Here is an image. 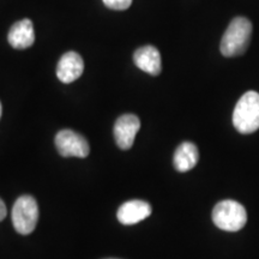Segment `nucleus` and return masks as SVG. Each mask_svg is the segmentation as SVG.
<instances>
[{
	"label": "nucleus",
	"instance_id": "10",
	"mask_svg": "<svg viewBox=\"0 0 259 259\" xmlns=\"http://www.w3.org/2000/svg\"><path fill=\"white\" fill-rule=\"evenodd\" d=\"M136 66L151 76H158L162 70L161 54L156 47L144 46L138 48L134 54Z\"/></svg>",
	"mask_w": 259,
	"mask_h": 259
},
{
	"label": "nucleus",
	"instance_id": "12",
	"mask_svg": "<svg viewBox=\"0 0 259 259\" xmlns=\"http://www.w3.org/2000/svg\"><path fill=\"white\" fill-rule=\"evenodd\" d=\"M108 9L116 10V11H124L132 5V0H102Z\"/></svg>",
	"mask_w": 259,
	"mask_h": 259
},
{
	"label": "nucleus",
	"instance_id": "3",
	"mask_svg": "<svg viewBox=\"0 0 259 259\" xmlns=\"http://www.w3.org/2000/svg\"><path fill=\"white\" fill-rule=\"evenodd\" d=\"M212 221L218 228L226 232L240 231L247 222V212L235 200H222L212 210Z\"/></svg>",
	"mask_w": 259,
	"mask_h": 259
},
{
	"label": "nucleus",
	"instance_id": "14",
	"mask_svg": "<svg viewBox=\"0 0 259 259\" xmlns=\"http://www.w3.org/2000/svg\"><path fill=\"white\" fill-rule=\"evenodd\" d=\"M2 112H3V108H2V103H0V118H2Z\"/></svg>",
	"mask_w": 259,
	"mask_h": 259
},
{
	"label": "nucleus",
	"instance_id": "6",
	"mask_svg": "<svg viewBox=\"0 0 259 259\" xmlns=\"http://www.w3.org/2000/svg\"><path fill=\"white\" fill-rule=\"evenodd\" d=\"M141 128V120L135 114L119 116L114 124L115 143L122 150H127L134 145L136 135Z\"/></svg>",
	"mask_w": 259,
	"mask_h": 259
},
{
	"label": "nucleus",
	"instance_id": "2",
	"mask_svg": "<svg viewBox=\"0 0 259 259\" xmlns=\"http://www.w3.org/2000/svg\"><path fill=\"white\" fill-rule=\"evenodd\" d=\"M233 125L240 134H253L259 128V94L247 92L240 97L233 112Z\"/></svg>",
	"mask_w": 259,
	"mask_h": 259
},
{
	"label": "nucleus",
	"instance_id": "7",
	"mask_svg": "<svg viewBox=\"0 0 259 259\" xmlns=\"http://www.w3.org/2000/svg\"><path fill=\"white\" fill-rule=\"evenodd\" d=\"M151 211L153 209L148 202L134 199L121 204L116 212V218L121 225L131 226L149 218L151 215Z\"/></svg>",
	"mask_w": 259,
	"mask_h": 259
},
{
	"label": "nucleus",
	"instance_id": "5",
	"mask_svg": "<svg viewBox=\"0 0 259 259\" xmlns=\"http://www.w3.org/2000/svg\"><path fill=\"white\" fill-rule=\"evenodd\" d=\"M58 153L64 157L84 158L89 155V143L82 135L72 130H61L56 136Z\"/></svg>",
	"mask_w": 259,
	"mask_h": 259
},
{
	"label": "nucleus",
	"instance_id": "4",
	"mask_svg": "<svg viewBox=\"0 0 259 259\" xmlns=\"http://www.w3.org/2000/svg\"><path fill=\"white\" fill-rule=\"evenodd\" d=\"M38 220V206L34 197L23 194L16 200L12 208V223L17 233L29 235L35 231Z\"/></svg>",
	"mask_w": 259,
	"mask_h": 259
},
{
	"label": "nucleus",
	"instance_id": "1",
	"mask_svg": "<svg viewBox=\"0 0 259 259\" xmlns=\"http://www.w3.org/2000/svg\"><path fill=\"white\" fill-rule=\"evenodd\" d=\"M252 35V23L245 17H235L229 23L221 40V53L225 57L244 54L248 48Z\"/></svg>",
	"mask_w": 259,
	"mask_h": 259
},
{
	"label": "nucleus",
	"instance_id": "8",
	"mask_svg": "<svg viewBox=\"0 0 259 259\" xmlns=\"http://www.w3.org/2000/svg\"><path fill=\"white\" fill-rule=\"evenodd\" d=\"M84 71V61L76 52H67L60 58L57 66V76L60 82L72 83L82 76Z\"/></svg>",
	"mask_w": 259,
	"mask_h": 259
},
{
	"label": "nucleus",
	"instance_id": "13",
	"mask_svg": "<svg viewBox=\"0 0 259 259\" xmlns=\"http://www.w3.org/2000/svg\"><path fill=\"white\" fill-rule=\"evenodd\" d=\"M6 213H8V210H6L5 203L3 202V199L0 198V221H3L6 218Z\"/></svg>",
	"mask_w": 259,
	"mask_h": 259
},
{
	"label": "nucleus",
	"instance_id": "9",
	"mask_svg": "<svg viewBox=\"0 0 259 259\" xmlns=\"http://www.w3.org/2000/svg\"><path fill=\"white\" fill-rule=\"evenodd\" d=\"M8 40L9 44L16 50H25L32 46L35 42V31L30 19L24 18L16 22L10 29Z\"/></svg>",
	"mask_w": 259,
	"mask_h": 259
},
{
	"label": "nucleus",
	"instance_id": "11",
	"mask_svg": "<svg viewBox=\"0 0 259 259\" xmlns=\"http://www.w3.org/2000/svg\"><path fill=\"white\" fill-rule=\"evenodd\" d=\"M199 161L198 148L191 142H184L177 148L173 157V164L178 171L185 173L196 167Z\"/></svg>",
	"mask_w": 259,
	"mask_h": 259
}]
</instances>
